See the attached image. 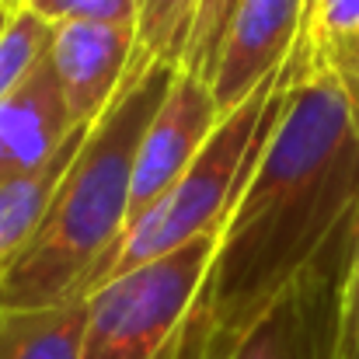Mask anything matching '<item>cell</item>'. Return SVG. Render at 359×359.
Returning a JSON list of instances; mask_svg holds the SVG:
<instances>
[{"label":"cell","instance_id":"9c48e42d","mask_svg":"<svg viewBox=\"0 0 359 359\" xmlns=\"http://www.w3.org/2000/svg\"><path fill=\"white\" fill-rule=\"evenodd\" d=\"M74 129L53 63L42 56L0 105V185L53 161Z\"/></svg>","mask_w":359,"mask_h":359},{"label":"cell","instance_id":"ac0fdd59","mask_svg":"<svg viewBox=\"0 0 359 359\" xmlns=\"http://www.w3.org/2000/svg\"><path fill=\"white\" fill-rule=\"evenodd\" d=\"M0 7H4L7 14H14V11H21V7H25V0H0Z\"/></svg>","mask_w":359,"mask_h":359},{"label":"cell","instance_id":"5b68a950","mask_svg":"<svg viewBox=\"0 0 359 359\" xmlns=\"http://www.w3.org/2000/svg\"><path fill=\"white\" fill-rule=\"evenodd\" d=\"M353 227L265 314H258L238 339L206 359H339V297L349 265Z\"/></svg>","mask_w":359,"mask_h":359},{"label":"cell","instance_id":"ba28073f","mask_svg":"<svg viewBox=\"0 0 359 359\" xmlns=\"http://www.w3.org/2000/svg\"><path fill=\"white\" fill-rule=\"evenodd\" d=\"M307 7L311 0H241L210 81L220 116L238 109L265 77L290 63L307 21Z\"/></svg>","mask_w":359,"mask_h":359},{"label":"cell","instance_id":"52a82bcc","mask_svg":"<svg viewBox=\"0 0 359 359\" xmlns=\"http://www.w3.org/2000/svg\"><path fill=\"white\" fill-rule=\"evenodd\" d=\"M74 126H95L116 102L136 56V25L63 21L46 49Z\"/></svg>","mask_w":359,"mask_h":359},{"label":"cell","instance_id":"6da1fadb","mask_svg":"<svg viewBox=\"0 0 359 359\" xmlns=\"http://www.w3.org/2000/svg\"><path fill=\"white\" fill-rule=\"evenodd\" d=\"M290 98L220 227L182 359H206L265 314L359 217V84L293 49Z\"/></svg>","mask_w":359,"mask_h":359},{"label":"cell","instance_id":"ffe728a7","mask_svg":"<svg viewBox=\"0 0 359 359\" xmlns=\"http://www.w3.org/2000/svg\"><path fill=\"white\" fill-rule=\"evenodd\" d=\"M0 14H7V11H4V7H0Z\"/></svg>","mask_w":359,"mask_h":359},{"label":"cell","instance_id":"7a4b0ae2","mask_svg":"<svg viewBox=\"0 0 359 359\" xmlns=\"http://www.w3.org/2000/svg\"><path fill=\"white\" fill-rule=\"evenodd\" d=\"M175 74L136 49L126 84L74 154L42 224L0 272L4 314L88 300L91 276L126 234L136 150Z\"/></svg>","mask_w":359,"mask_h":359},{"label":"cell","instance_id":"9a60e30c","mask_svg":"<svg viewBox=\"0 0 359 359\" xmlns=\"http://www.w3.org/2000/svg\"><path fill=\"white\" fill-rule=\"evenodd\" d=\"M25 7L39 14L46 25H63V21L136 25V0H25Z\"/></svg>","mask_w":359,"mask_h":359},{"label":"cell","instance_id":"d6986e66","mask_svg":"<svg viewBox=\"0 0 359 359\" xmlns=\"http://www.w3.org/2000/svg\"><path fill=\"white\" fill-rule=\"evenodd\" d=\"M7 18H11V14H0V32H4V25H7Z\"/></svg>","mask_w":359,"mask_h":359},{"label":"cell","instance_id":"8992f818","mask_svg":"<svg viewBox=\"0 0 359 359\" xmlns=\"http://www.w3.org/2000/svg\"><path fill=\"white\" fill-rule=\"evenodd\" d=\"M217 122H220V109L213 102L210 84L178 70L154 119L147 122V133L136 150L126 231L182 178V171L196 161V154L203 150Z\"/></svg>","mask_w":359,"mask_h":359},{"label":"cell","instance_id":"30bf717a","mask_svg":"<svg viewBox=\"0 0 359 359\" xmlns=\"http://www.w3.org/2000/svg\"><path fill=\"white\" fill-rule=\"evenodd\" d=\"M88 133H91L88 126H77L67 136V143L56 150L53 161H46L39 171H32L25 178L0 185V272L14 262V255L28 244L35 227L42 224V217L56 196V185L67 175V168H70L74 154L81 150V143L88 140Z\"/></svg>","mask_w":359,"mask_h":359},{"label":"cell","instance_id":"2e32d148","mask_svg":"<svg viewBox=\"0 0 359 359\" xmlns=\"http://www.w3.org/2000/svg\"><path fill=\"white\" fill-rule=\"evenodd\" d=\"M339 359H359V217L339 297Z\"/></svg>","mask_w":359,"mask_h":359},{"label":"cell","instance_id":"4fadbf2b","mask_svg":"<svg viewBox=\"0 0 359 359\" xmlns=\"http://www.w3.org/2000/svg\"><path fill=\"white\" fill-rule=\"evenodd\" d=\"M49 39H53V25H46L28 7H21L7 18V25L0 32V105L25 81V74L46 56Z\"/></svg>","mask_w":359,"mask_h":359},{"label":"cell","instance_id":"8fae6325","mask_svg":"<svg viewBox=\"0 0 359 359\" xmlns=\"http://www.w3.org/2000/svg\"><path fill=\"white\" fill-rule=\"evenodd\" d=\"M88 300L46 311H0V359H81Z\"/></svg>","mask_w":359,"mask_h":359},{"label":"cell","instance_id":"5bb4252c","mask_svg":"<svg viewBox=\"0 0 359 359\" xmlns=\"http://www.w3.org/2000/svg\"><path fill=\"white\" fill-rule=\"evenodd\" d=\"M238 7L241 0H199L192 39H189V49H185V60H182L185 74L199 77L203 84L213 81V70H217V60H220V46H224V35H227Z\"/></svg>","mask_w":359,"mask_h":359},{"label":"cell","instance_id":"e0dca14e","mask_svg":"<svg viewBox=\"0 0 359 359\" xmlns=\"http://www.w3.org/2000/svg\"><path fill=\"white\" fill-rule=\"evenodd\" d=\"M311 56H314V53H311ZM321 60H325V63H332L342 77H349V81H356L359 84V32L353 35V39H346V42L332 46Z\"/></svg>","mask_w":359,"mask_h":359},{"label":"cell","instance_id":"277c9868","mask_svg":"<svg viewBox=\"0 0 359 359\" xmlns=\"http://www.w3.org/2000/svg\"><path fill=\"white\" fill-rule=\"evenodd\" d=\"M220 231L199 234L88 297L81 359H178Z\"/></svg>","mask_w":359,"mask_h":359},{"label":"cell","instance_id":"7c38bea8","mask_svg":"<svg viewBox=\"0 0 359 359\" xmlns=\"http://www.w3.org/2000/svg\"><path fill=\"white\" fill-rule=\"evenodd\" d=\"M199 0H136V49L154 63L182 70Z\"/></svg>","mask_w":359,"mask_h":359},{"label":"cell","instance_id":"3957f363","mask_svg":"<svg viewBox=\"0 0 359 359\" xmlns=\"http://www.w3.org/2000/svg\"><path fill=\"white\" fill-rule=\"evenodd\" d=\"M290 81H293V70L286 63L279 74L265 77L251 98H244L238 109L220 116L217 129L210 133L196 161L182 171V178L122 234L109 262L91 276L88 297L126 272L171 255L185 241L213 234L227 224L241 189L255 175V164L262 157L269 133L276 129L286 109Z\"/></svg>","mask_w":359,"mask_h":359}]
</instances>
